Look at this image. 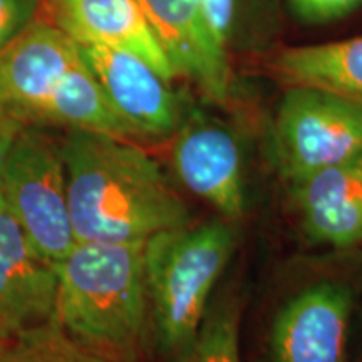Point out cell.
Instances as JSON below:
<instances>
[{
  "label": "cell",
  "mask_w": 362,
  "mask_h": 362,
  "mask_svg": "<svg viewBox=\"0 0 362 362\" xmlns=\"http://www.w3.org/2000/svg\"><path fill=\"white\" fill-rule=\"evenodd\" d=\"M61 149L78 242H146L189 223L183 198L138 143L71 129Z\"/></svg>",
  "instance_id": "cell-1"
},
{
  "label": "cell",
  "mask_w": 362,
  "mask_h": 362,
  "mask_svg": "<svg viewBox=\"0 0 362 362\" xmlns=\"http://www.w3.org/2000/svg\"><path fill=\"white\" fill-rule=\"evenodd\" d=\"M144 243L78 242L56 264L51 320L107 362H148L155 352Z\"/></svg>",
  "instance_id": "cell-2"
},
{
  "label": "cell",
  "mask_w": 362,
  "mask_h": 362,
  "mask_svg": "<svg viewBox=\"0 0 362 362\" xmlns=\"http://www.w3.org/2000/svg\"><path fill=\"white\" fill-rule=\"evenodd\" d=\"M0 103L27 126L128 139L78 42L49 17L0 54Z\"/></svg>",
  "instance_id": "cell-3"
},
{
  "label": "cell",
  "mask_w": 362,
  "mask_h": 362,
  "mask_svg": "<svg viewBox=\"0 0 362 362\" xmlns=\"http://www.w3.org/2000/svg\"><path fill=\"white\" fill-rule=\"evenodd\" d=\"M235 243L228 220L188 223L144 243L155 352L165 362H178L192 347Z\"/></svg>",
  "instance_id": "cell-4"
},
{
  "label": "cell",
  "mask_w": 362,
  "mask_h": 362,
  "mask_svg": "<svg viewBox=\"0 0 362 362\" xmlns=\"http://www.w3.org/2000/svg\"><path fill=\"white\" fill-rule=\"evenodd\" d=\"M0 194L42 259L57 264L76 247L61 139L27 126L4 161Z\"/></svg>",
  "instance_id": "cell-5"
},
{
  "label": "cell",
  "mask_w": 362,
  "mask_h": 362,
  "mask_svg": "<svg viewBox=\"0 0 362 362\" xmlns=\"http://www.w3.org/2000/svg\"><path fill=\"white\" fill-rule=\"evenodd\" d=\"M272 156L287 183L362 156V103L315 86H292L275 115Z\"/></svg>",
  "instance_id": "cell-6"
},
{
  "label": "cell",
  "mask_w": 362,
  "mask_h": 362,
  "mask_svg": "<svg viewBox=\"0 0 362 362\" xmlns=\"http://www.w3.org/2000/svg\"><path fill=\"white\" fill-rule=\"evenodd\" d=\"M129 141H168L188 115L183 99L160 72L134 54L78 44Z\"/></svg>",
  "instance_id": "cell-7"
},
{
  "label": "cell",
  "mask_w": 362,
  "mask_h": 362,
  "mask_svg": "<svg viewBox=\"0 0 362 362\" xmlns=\"http://www.w3.org/2000/svg\"><path fill=\"white\" fill-rule=\"evenodd\" d=\"M171 165L180 183L233 221L247 206L245 148L238 131L216 116L188 110L171 138Z\"/></svg>",
  "instance_id": "cell-8"
},
{
  "label": "cell",
  "mask_w": 362,
  "mask_h": 362,
  "mask_svg": "<svg viewBox=\"0 0 362 362\" xmlns=\"http://www.w3.org/2000/svg\"><path fill=\"white\" fill-rule=\"evenodd\" d=\"M354 297L320 280L288 298L272 320L269 362H349Z\"/></svg>",
  "instance_id": "cell-9"
},
{
  "label": "cell",
  "mask_w": 362,
  "mask_h": 362,
  "mask_svg": "<svg viewBox=\"0 0 362 362\" xmlns=\"http://www.w3.org/2000/svg\"><path fill=\"white\" fill-rule=\"evenodd\" d=\"M170 57L176 78H187L214 103L232 89L228 51L208 25L200 0H136Z\"/></svg>",
  "instance_id": "cell-10"
},
{
  "label": "cell",
  "mask_w": 362,
  "mask_h": 362,
  "mask_svg": "<svg viewBox=\"0 0 362 362\" xmlns=\"http://www.w3.org/2000/svg\"><path fill=\"white\" fill-rule=\"evenodd\" d=\"M49 19L78 44L134 54L165 79L176 72L136 0H47Z\"/></svg>",
  "instance_id": "cell-11"
},
{
  "label": "cell",
  "mask_w": 362,
  "mask_h": 362,
  "mask_svg": "<svg viewBox=\"0 0 362 362\" xmlns=\"http://www.w3.org/2000/svg\"><path fill=\"white\" fill-rule=\"evenodd\" d=\"M57 269L35 252L0 194V329L6 332L52 319Z\"/></svg>",
  "instance_id": "cell-12"
},
{
  "label": "cell",
  "mask_w": 362,
  "mask_h": 362,
  "mask_svg": "<svg viewBox=\"0 0 362 362\" xmlns=\"http://www.w3.org/2000/svg\"><path fill=\"white\" fill-rule=\"evenodd\" d=\"M288 185L302 230L312 242L336 248L362 242V156Z\"/></svg>",
  "instance_id": "cell-13"
},
{
  "label": "cell",
  "mask_w": 362,
  "mask_h": 362,
  "mask_svg": "<svg viewBox=\"0 0 362 362\" xmlns=\"http://www.w3.org/2000/svg\"><path fill=\"white\" fill-rule=\"evenodd\" d=\"M272 67L292 86H315L362 103V35L282 49Z\"/></svg>",
  "instance_id": "cell-14"
},
{
  "label": "cell",
  "mask_w": 362,
  "mask_h": 362,
  "mask_svg": "<svg viewBox=\"0 0 362 362\" xmlns=\"http://www.w3.org/2000/svg\"><path fill=\"white\" fill-rule=\"evenodd\" d=\"M0 362H107L74 342L52 320L0 336Z\"/></svg>",
  "instance_id": "cell-15"
},
{
  "label": "cell",
  "mask_w": 362,
  "mask_h": 362,
  "mask_svg": "<svg viewBox=\"0 0 362 362\" xmlns=\"http://www.w3.org/2000/svg\"><path fill=\"white\" fill-rule=\"evenodd\" d=\"M178 362H243L237 302L223 297L210 305L197 339Z\"/></svg>",
  "instance_id": "cell-16"
},
{
  "label": "cell",
  "mask_w": 362,
  "mask_h": 362,
  "mask_svg": "<svg viewBox=\"0 0 362 362\" xmlns=\"http://www.w3.org/2000/svg\"><path fill=\"white\" fill-rule=\"evenodd\" d=\"M206 22L216 40L228 51L247 30L255 13V0H200Z\"/></svg>",
  "instance_id": "cell-17"
},
{
  "label": "cell",
  "mask_w": 362,
  "mask_h": 362,
  "mask_svg": "<svg viewBox=\"0 0 362 362\" xmlns=\"http://www.w3.org/2000/svg\"><path fill=\"white\" fill-rule=\"evenodd\" d=\"M45 0H0V54L42 17Z\"/></svg>",
  "instance_id": "cell-18"
},
{
  "label": "cell",
  "mask_w": 362,
  "mask_h": 362,
  "mask_svg": "<svg viewBox=\"0 0 362 362\" xmlns=\"http://www.w3.org/2000/svg\"><path fill=\"white\" fill-rule=\"evenodd\" d=\"M292 11L305 24H327L351 16L362 0H288Z\"/></svg>",
  "instance_id": "cell-19"
},
{
  "label": "cell",
  "mask_w": 362,
  "mask_h": 362,
  "mask_svg": "<svg viewBox=\"0 0 362 362\" xmlns=\"http://www.w3.org/2000/svg\"><path fill=\"white\" fill-rule=\"evenodd\" d=\"M27 128L24 121H21L4 103H0V171L4 161L11 151V148L19 138V134Z\"/></svg>",
  "instance_id": "cell-20"
},
{
  "label": "cell",
  "mask_w": 362,
  "mask_h": 362,
  "mask_svg": "<svg viewBox=\"0 0 362 362\" xmlns=\"http://www.w3.org/2000/svg\"><path fill=\"white\" fill-rule=\"evenodd\" d=\"M349 362H362V315L352 319Z\"/></svg>",
  "instance_id": "cell-21"
},
{
  "label": "cell",
  "mask_w": 362,
  "mask_h": 362,
  "mask_svg": "<svg viewBox=\"0 0 362 362\" xmlns=\"http://www.w3.org/2000/svg\"><path fill=\"white\" fill-rule=\"evenodd\" d=\"M4 332H6V330H2V329H0V336H2V334H4Z\"/></svg>",
  "instance_id": "cell-22"
}]
</instances>
